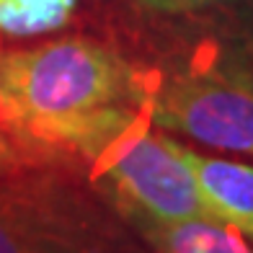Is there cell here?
Listing matches in <instances>:
<instances>
[{
  "label": "cell",
  "mask_w": 253,
  "mask_h": 253,
  "mask_svg": "<svg viewBox=\"0 0 253 253\" xmlns=\"http://www.w3.org/2000/svg\"><path fill=\"white\" fill-rule=\"evenodd\" d=\"M176 147L214 220L253 238V166L202 155L181 142Z\"/></svg>",
  "instance_id": "5"
},
{
  "label": "cell",
  "mask_w": 253,
  "mask_h": 253,
  "mask_svg": "<svg viewBox=\"0 0 253 253\" xmlns=\"http://www.w3.org/2000/svg\"><path fill=\"white\" fill-rule=\"evenodd\" d=\"M34 166H39V163L24 150V145H21L13 134L0 124V178H5L10 173H18V170H24V168H34Z\"/></svg>",
  "instance_id": "9"
},
{
  "label": "cell",
  "mask_w": 253,
  "mask_h": 253,
  "mask_svg": "<svg viewBox=\"0 0 253 253\" xmlns=\"http://www.w3.org/2000/svg\"><path fill=\"white\" fill-rule=\"evenodd\" d=\"M147 114L158 129L253 155V73L225 54L199 52L173 73L150 78Z\"/></svg>",
  "instance_id": "4"
},
{
  "label": "cell",
  "mask_w": 253,
  "mask_h": 253,
  "mask_svg": "<svg viewBox=\"0 0 253 253\" xmlns=\"http://www.w3.org/2000/svg\"><path fill=\"white\" fill-rule=\"evenodd\" d=\"M246 0H132V5L150 16H191V13H207L214 8L238 5Z\"/></svg>",
  "instance_id": "8"
},
{
  "label": "cell",
  "mask_w": 253,
  "mask_h": 253,
  "mask_svg": "<svg viewBox=\"0 0 253 253\" xmlns=\"http://www.w3.org/2000/svg\"><path fill=\"white\" fill-rule=\"evenodd\" d=\"M78 0H0V34L13 39L42 37L62 29Z\"/></svg>",
  "instance_id": "7"
},
{
  "label": "cell",
  "mask_w": 253,
  "mask_h": 253,
  "mask_svg": "<svg viewBox=\"0 0 253 253\" xmlns=\"http://www.w3.org/2000/svg\"><path fill=\"white\" fill-rule=\"evenodd\" d=\"M155 253H253L235 227L217 220H178L137 230Z\"/></svg>",
  "instance_id": "6"
},
{
  "label": "cell",
  "mask_w": 253,
  "mask_h": 253,
  "mask_svg": "<svg viewBox=\"0 0 253 253\" xmlns=\"http://www.w3.org/2000/svg\"><path fill=\"white\" fill-rule=\"evenodd\" d=\"M93 189L137 230L178 220H214L176 140L137 122L85 173Z\"/></svg>",
  "instance_id": "3"
},
{
  "label": "cell",
  "mask_w": 253,
  "mask_h": 253,
  "mask_svg": "<svg viewBox=\"0 0 253 253\" xmlns=\"http://www.w3.org/2000/svg\"><path fill=\"white\" fill-rule=\"evenodd\" d=\"M0 253H145L78 173L34 166L0 178Z\"/></svg>",
  "instance_id": "2"
},
{
  "label": "cell",
  "mask_w": 253,
  "mask_h": 253,
  "mask_svg": "<svg viewBox=\"0 0 253 253\" xmlns=\"http://www.w3.org/2000/svg\"><path fill=\"white\" fill-rule=\"evenodd\" d=\"M150 78L90 37L0 52V124L39 166L88 170L147 114Z\"/></svg>",
  "instance_id": "1"
}]
</instances>
